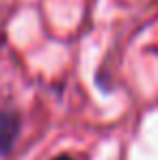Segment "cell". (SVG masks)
Segmentation results:
<instances>
[{
  "instance_id": "6da1fadb",
  "label": "cell",
  "mask_w": 158,
  "mask_h": 160,
  "mask_svg": "<svg viewBox=\"0 0 158 160\" xmlns=\"http://www.w3.org/2000/svg\"><path fill=\"white\" fill-rule=\"evenodd\" d=\"M18 136V117L15 115H0V152H9Z\"/></svg>"
},
{
  "instance_id": "7a4b0ae2",
  "label": "cell",
  "mask_w": 158,
  "mask_h": 160,
  "mask_svg": "<svg viewBox=\"0 0 158 160\" xmlns=\"http://www.w3.org/2000/svg\"><path fill=\"white\" fill-rule=\"evenodd\" d=\"M56 160H74V158H69V156H61V158H56Z\"/></svg>"
}]
</instances>
